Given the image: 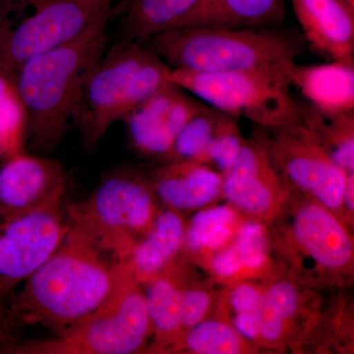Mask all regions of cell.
<instances>
[{
	"label": "cell",
	"instance_id": "9",
	"mask_svg": "<svg viewBox=\"0 0 354 354\" xmlns=\"http://www.w3.org/2000/svg\"><path fill=\"white\" fill-rule=\"evenodd\" d=\"M69 225L62 204L0 220V323L18 333L9 304L32 272L57 250Z\"/></svg>",
	"mask_w": 354,
	"mask_h": 354
},
{
	"label": "cell",
	"instance_id": "14",
	"mask_svg": "<svg viewBox=\"0 0 354 354\" xmlns=\"http://www.w3.org/2000/svg\"><path fill=\"white\" fill-rule=\"evenodd\" d=\"M67 177L59 160L20 153L0 165V220L62 204Z\"/></svg>",
	"mask_w": 354,
	"mask_h": 354
},
{
	"label": "cell",
	"instance_id": "8",
	"mask_svg": "<svg viewBox=\"0 0 354 354\" xmlns=\"http://www.w3.org/2000/svg\"><path fill=\"white\" fill-rule=\"evenodd\" d=\"M171 81L221 113L265 129L299 125L300 104L281 77L254 71L203 72L171 68Z\"/></svg>",
	"mask_w": 354,
	"mask_h": 354
},
{
	"label": "cell",
	"instance_id": "6",
	"mask_svg": "<svg viewBox=\"0 0 354 354\" xmlns=\"http://www.w3.org/2000/svg\"><path fill=\"white\" fill-rule=\"evenodd\" d=\"M160 209L146 174L118 171L87 199L67 204L65 218L114 262L124 263Z\"/></svg>",
	"mask_w": 354,
	"mask_h": 354
},
{
	"label": "cell",
	"instance_id": "33",
	"mask_svg": "<svg viewBox=\"0 0 354 354\" xmlns=\"http://www.w3.org/2000/svg\"><path fill=\"white\" fill-rule=\"evenodd\" d=\"M354 174H348L346 176V186L344 191V212L346 223L353 220L354 212Z\"/></svg>",
	"mask_w": 354,
	"mask_h": 354
},
{
	"label": "cell",
	"instance_id": "36",
	"mask_svg": "<svg viewBox=\"0 0 354 354\" xmlns=\"http://www.w3.org/2000/svg\"><path fill=\"white\" fill-rule=\"evenodd\" d=\"M13 86L12 76L8 75L6 72L0 70V101L3 99L6 93L10 90Z\"/></svg>",
	"mask_w": 354,
	"mask_h": 354
},
{
	"label": "cell",
	"instance_id": "19",
	"mask_svg": "<svg viewBox=\"0 0 354 354\" xmlns=\"http://www.w3.org/2000/svg\"><path fill=\"white\" fill-rule=\"evenodd\" d=\"M286 2L200 0L172 30L194 27L279 28L286 19Z\"/></svg>",
	"mask_w": 354,
	"mask_h": 354
},
{
	"label": "cell",
	"instance_id": "5",
	"mask_svg": "<svg viewBox=\"0 0 354 354\" xmlns=\"http://www.w3.org/2000/svg\"><path fill=\"white\" fill-rule=\"evenodd\" d=\"M171 68L139 41L123 39L101 57L84 84L71 125L90 150L109 128L171 81Z\"/></svg>",
	"mask_w": 354,
	"mask_h": 354
},
{
	"label": "cell",
	"instance_id": "32",
	"mask_svg": "<svg viewBox=\"0 0 354 354\" xmlns=\"http://www.w3.org/2000/svg\"><path fill=\"white\" fill-rule=\"evenodd\" d=\"M227 320L239 334L251 344H258L260 335L259 312L228 314Z\"/></svg>",
	"mask_w": 354,
	"mask_h": 354
},
{
	"label": "cell",
	"instance_id": "4",
	"mask_svg": "<svg viewBox=\"0 0 354 354\" xmlns=\"http://www.w3.org/2000/svg\"><path fill=\"white\" fill-rule=\"evenodd\" d=\"M271 251L288 274L311 288H341L353 279V239L334 213L304 195L291 192L269 223Z\"/></svg>",
	"mask_w": 354,
	"mask_h": 354
},
{
	"label": "cell",
	"instance_id": "2",
	"mask_svg": "<svg viewBox=\"0 0 354 354\" xmlns=\"http://www.w3.org/2000/svg\"><path fill=\"white\" fill-rule=\"evenodd\" d=\"M109 17L73 41L28 60L13 74L27 113L28 140L36 152H53L71 125L84 84L106 51Z\"/></svg>",
	"mask_w": 354,
	"mask_h": 354
},
{
	"label": "cell",
	"instance_id": "11",
	"mask_svg": "<svg viewBox=\"0 0 354 354\" xmlns=\"http://www.w3.org/2000/svg\"><path fill=\"white\" fill-rule=\"evenodd\" d=\"M31 1L34 12L2 32L0 70L10 76L32 57L78 38L111 12L75 0Z\"/></svg>",
	"mask_w": 354,
	"mask_h": 354
},
{
	"label": "cell",
	"instance_id": "13",
	"mask_svg": "<svg viewBox=\"0 0 354 354\" xmlns=\"http://www.w3.org/2000/svg\"><path fill=\"white\" fill-rule=\"evenodd\" d=\"M206 106L171 82L133 109L122 121L137 153L165 162L179 133Z\"/></svg>",
	"mask_w": 354,
	"mask_h": 354
},
{
	"label": "cell",
	"instance_id": "22",
	"mask_svg": "<svg viewBox=\"0 0 354 354\" xmlns=\"http://www.w3.org/2000/svg\"><path fill=\"white\" fill-rule=\"evenodd\" d=\"M300 124L333 162L346 174H354V111L326 113L300 104Z\"/></svg>",
	"mask_w": 354,
	"mask_h": 354
},
{
	"label": "cell",
	"instance_id": "26",
	"mask_svg": "<svg viewBox=\"0 0 354 354\" xmlns=\"http://www.w3.org/2000/svg\"><path fill=\"white\" fill-rule=\"evenodd\" d=\"M242 268V281L263 277L272 256L267 223L243 221L232 242Z\"/></svg>",
	"mask_w": 354,
	"mask_h": 354
},
{
	"label": "cell",
	"instance_id": "29",
	"mask_svg": "<svg viewBox=\"0 0 354 354\" xmlns=\"http://www.w3.org/2000/svg\"><path fill=\"white\" fill-rule=\"evenodd\" d=\"M237 120L221 111L207 151L206 165H214L221 174L234 167L245 142Z\"/></svg>",
	"mask_w": 354,
	"mask_h": 354
},
{
	"label": "cell",
	"instance_id": "3",
	"mask_svg": "<svg viewBox=\"0 0 354 354\" xmlns=\"http://www.w3.org/2000/svg\"><path fill=\"white\" fill-rule=\"evenodd\" d=\"M171 68L203 72L254 71L290 81L304 44L279 28L194 27L139 41Z\"/></svg>",
	"mask_w": 354,
	"mask_h": 354
},
{
	"label": "cell",
	"instance_id": "27",
	"mask_svg": "<svg viewBox=\"0 0 354 354\" xmlns=\"http://www.w3.org/2000/svg\"><path fill=\"white\" fill-rule=\"evenodd\" d=\"M220 113L213 106H206L195 115L179 133L167 160H190L206 165L207 151Z\"/></svg>",
	"mask_w": 354,
	"mask_h": 354
},
{
	"label": "cell",
	"instance_id": "1",
	"mask_svg": "<svg viewBox=\"0 0 354 354\" xmlns=\"http://www.w3.org/2000/svg\"><path fill=\"white\" fill-rule=\"evenodd\" d=\"M118 263L76 228L23 283L9 304L14 325L41 326L60 335L80 323L113 290Z\"/></svg>",
	"mask_w": 354,
	"mask_h": 354
},
{
	"label": "cell",
	"instance_id": "10",
	"mask_svg": "<svg viewBox=\"0 0 354 354\" xmlns=\"http://www.w3.org/2000/svg\"><path fill=\"white\" fill-rule=\"evenodd\" d=\"M265 141L272 164L291 192L316 200L346 225L344 191L348 174L310 133L301 124L265 129Z\"/></svg>",
	"mask_w": 354,
	"mask_h": 354
},
{
	"label": "cell",
	"instance_id": "23",
	"mask_svg": "<svg viewBox=\"0 0 354 354\" xmlns=\"http://www.w3.org/2000/svg\"><path fill=\"white\" fill-rule=\"evenodd\" d=\"M239 214L228 203L200 209L186 225L183 252L211 257L230 245L243 223Z\"/></svg>",
	"mask_w": 354,
	"mask_h": 354
},
{
	"label": "cell",
	"instance_id": "17",
	"mask_svg": "<svg viewBox=\"0 0 354 354\" xmlns=\"http://www.w3.org/2000/svg\"><path fill=\"white\" fill-rule=\"evenodd\" d=\"M305 38L333 60L354 59V0H290Z\"/></svg>",
	"mask_w": 354,
	"mask_h": 354
},
{
	"label": "cell",
	"instance_id": "31",
	"mask_svg": "<svg viewBox=\"0 0 354 354\" xmlns=\"http://www.w3.org/2000/svg\"><path fill=\"white\" fill-rule=\"evenodd\" d=\"M264 290L247 279L232 283L227 297V313L259 312Z\"/></svg>",
	"mask_w": 354,
	"mask_h": 354
},
{
	"label": "cell",
	"instance_id": "16",
	"mask_svg": "<svg viewBox=\"0 0 354 354\" xmlns=\"http://www.w3.org/2000/svg\"><path fill=\"white\" fill-rule=\"evenodd\" d=\"M146 176L158 201L179 213L204 208L223 194V174L200 162L165 160Z\"/></svg>",
	"mask_w": 354,
	"mask_h": 354
},
{
	"label": "cell",
	"instance_id": "35",
	"mask_svg": "<svg viewBox=\"0 0 354 354\" xmlns=\"http://www.w3.org/2000/svg\"><path fill=\"white\" fill-rule=\"evenodd\" d=\"M75 1L99 10H111L113 0H75Z\"/></svg>",
	"mask_w": 354,
	"mask_h": 354
},
{
	"label": "cell",
	"instance_id": "28",
	"mask_svg": "<svg viewBox=\"0 0 354 354\" xmlns=\"http://www.w3.org/2000/svg\"><path fill=\"white\" fill-rule=\"evenodd\" d=\"M28 118L15 86L0 101V165L25 153Z\"/></svg>",
	"mask_w": 354,
	"mask_h": 354
},
{
	"label": "cell",
	"instance_id": "24",
	"mask_svg": "<svg viewBox=\"0 0 354 354\" xmlns=\"http://www.w3.org/2000/svg\"><path fill=\"white\" fill-rule=\"evenodd\" d=\"M200 0H127L123 6V39H143L174 29Z\"/></svg>",
	"mask_w": 354,
	"mask_h": 354
},
{
	"label": "cell",
	"instance_id": "20",
	"mask_svg": "<svg viewBox=\"0 0 354 354\" xmlns=\"http://www.w3.org/2000/svg\"><path fill=\"white\" fill-rule=\"evenodd\" d=\"M291 86L298 88L307 104L323 113L354 111V59L297 64L291 75Z\"/></svg>",
	"mask_w": 354,
	"mask_h": 354
},
{
	"label": "cell",
	"instance_id": "18",
	"mask_svg": "<svg viewBox=\"0 0 354 354\" xmlns=\"http://www.w3.org/2000/svg\"><path fill=\"white\" fill-rule=\"evenodd\" d=\"M185 227L181 213L169 208L160 209L150 232L124 262L140 285H146L177 264L183 252Z\"/></svg>",
	"mask_w": 354,
	"mask_h": 354
},
{
	"label": "cell",
	"instance_id": "15",
	"mask_svg": "<svg viewBox=\"0 0 354 354\" xmlns=\"http://www.w3.org/2000/svg\"><path fill=\"white\" fill-rule=\"evenodd\" d=\"M310 290L313 288L290 274L272 279L265 288L259 310L258 346L283 351L300 344L313 330L318 311L311 304Z\"/></svg>",
	"mask_w": 354,
	"mask_h": 354
},
{
	"label": "cell",
	"instance_id": "30",
	"mask_svg": "<svg viewBox=\"0 0 354 354\" xmlns=\"http://www.w3.org/2000/svg\"><path fill=\"white\" fill-rule=\"evenodd\" d=\"M176 272L180 290L181 322L184 335L188 330L206 319L213 305V297L206 288L186 283L178 265H176Z\"/></svg>",
	"mask_w": 354,
	"mask_h": 354
},
{
	"label": "cell",
	"instance_id": "21",
	"mask_svg": "<svg viewBox=\"0 0 354 354\" xmlns=\"http://www.w3.org/2000/svg\"><path fill=\"white\" fill-rule=\"evenodd\" d=\"M176 265L165 274L142 286L146 288L144 295L153 329L152 344L146 348L150 353H174L183 337Z\"/></svg>",
	"mask_w": 354,
	"mask_h": 354
},
{
	"label": "cell",
	"instance_id": "37",
	"mask_svg": "<svg viewBox=\"0 0 354 354\" xmlns=\"http://www.w3.org/2000/svg\"><path fill=\"white\" fill-rule=\"evenodd\" d=\"M0 41H1V15H0Z\"/></svg>",
	"mask_w": 354,
	"mask_h": 354
},
{
	"label": "cell",
	"instance_id": "25",
	"mask_svg": "<svg viewBox=\"0 0 354 354\" xmlns=\"http://www.w3.org/2000/svg\"><path fill=\"white\" fill-rule=\"evenodd\" d=\"M189 351L197 354H241L255 351L225 319L203 320L184 334L174 353Z\"/></svg>",
	"mask_w": 354,
	"mask_h": 354
},
{
	"label": "cell",
	"instance_id": "12",
	"mask_svg": "<svg viewBox=\"0 0 354 354\" xmlns=\"http://www.w3.org/2000/svg\"><path fill=\"white\" fill-rule=\"evenodd\" d=\"M223 177L221 195L228 204L250 220L267 225L279 215L291 194L272 164L262 127L245 139L236 162Z\"/></svg>",
	"mask_w": 354,
	"mask_h": 354
},
{
	"label": "cell",
	"instance_id": "34",
	"mask_svg": "<svg viewBox=\"0 0 354 354\" xmlns=\"http://www.w3.org/2000/svg\"><path fill=\"white\" fill-rule=\"evenodd\" d=\"M18 344L17 333L0 323V354L12 353Z\"/></svg>",
	"mask_w": 354,
	"mask_h": 354
},
{
	"label": "cell",
	"instance_id": "7",
	"mask_svg": "<svg viewBox=\"0 0 354 354\" xmlns=\"http://www.w3.org/2000/svg\"><path fill=\"white\" fill-rule=\"evenodd\" d=\"M152 335L144 288L127 263H118L113 290L91 315L51 339L18 344L12 353H138Z\"/></svg>",
	"mask_w": 354,
	"mask_h": 354
}]
</instances>
